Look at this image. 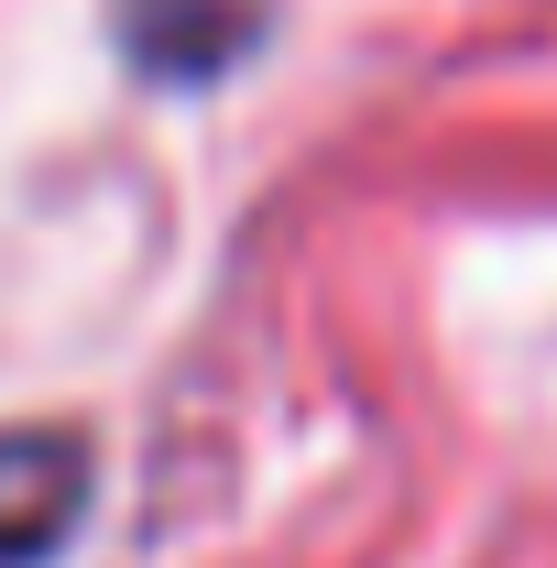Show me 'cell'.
Here are the masks:
<instances>
[{
  "instance_id": "cell-1",
  "label": "cell",
  "mask_w": 557,
  "mask_h": 568,
  "mask_svg": "<svg viewBox=\"0 0 557 568\" xmlns=\"http://www.w3.org/2000/svg\"><path fill=\"white\" fill-rule=\"evenodd\" d=\"M77 503H88V470L67 437H0V558H44Z\"/></svg>"
}]
</instances>
